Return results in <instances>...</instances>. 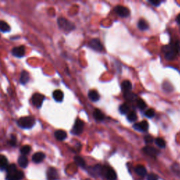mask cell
<instances>
[{
	"mask_svg": "<svg viewBox=\"0 0 180 180\" xmlns=\"http://www.w3.org/2000/svg\"><path fill=\"white\" fill-rule=\"evenodd\" d=\"M163 52L165 54V57L167 60L172 61L176 57L177 53L180 52V42L176 41L174 44L165 45L163 47Z\"/></svg>",
	"mask_w": 180,
	"mask_h": 180,
	"instance_id": "1",
	"label": "cell"
},
{
	"mask_svg": "<svg viewBox=\"0 0 180 180\" xmlns=\"http://www.w3.org/2000/svg\"><path fill=\"white\" fill-rule=\"evenodd\" d=\"M35 118L31 116H26L21 117L18 121V124L21 128L24 129L32 128L35 124Z\"/></svg>",
	"mask_w": 180,
	"mask_h": 180,
	"instance_id": "2",
	"label": "cell"
},
{
	"mask_svg": "<svg viewBox=\"0 0 180 180\" xmlns=\"http://www.w3.org/2000/svg\"><path fill=\"white\" fill-rule=\"evenodd\" d=\"M102 174H104L108 180H116L117 174L115 170L110 167H103Z\"/></svg>",
	"mask_w": 180,
	"mask_h": 180,
	"instance_id": "3",
	"label": "cell"
},
{
	"mask_svg": "<svg viewBox=\"0 0 180 180\" xmlns=\"http://www.w3.org/2000/svg\"><path fill=\"white\" fill-rule=\"evenodd\" d=\"M58 23L59 27L66 31H71L72 30L75 29V25L73 23L69 22L64 18H60L58 20Z\"/></svg>",
	"mask_w": 180,
	"mask_h": 180,
	"instance_id": "4",
	"label": "cell"
},
{
	"mask_svg": "<svg viewBox=\"0 0 180 180\" xmlns=\"http://www.w3.org/2000/svg\"><path fill=\"white\" fill-rule=\"evenodd\" d=\"M84 126H85L84 122L81 121L80 119H77L75 122V124H74L73 129H72V133L75 134V135H79L83 132Z\"/></svg>",
	"mask_w": 180,
	"mask_h": 180,
	"instance_id": "5",
	"label": "cell"
},
{
	"mask_svg": "<svg viewBox=\"0 0 180 180\" xmlns=\"http://www.w3.org/2000/svg\"><path fill=\"white\" fill-rule=\"evenodd\" d=\"M115 12L122 18H126L130 15V11L128 8L121 6V5H117L116 8H115Z\"/></svg>",
	"mask_w": 180,
	"mask_h": 180,
	"instance_id": "6",
	"label": "cell"
},
{
	"mask_svg": "<svg viewBox=\"0 0 180 180\" xmlns=\"http://www.w3.org/2000/svg\"><path fill=\"white\" fill-rule=\"evenodd\" d=\"M88 46L90 47L91 49L98 52H101L104 50V47L101 44V42H100L99 39H92L90 40V42H89Z\"/></svg>",
	"mask_w": 180,
	"mask_h": 180,
	"instance_id": "7",
	"label": "cell"
},
{
	"mask_svg": "<svg viewBox=\"0 0 180 180\" xmlns=\"http://www.w3.org/2000/svg\"><path fill=\"white\" fill-rule=\"evenodd\" d=\"M103 172V167L100 165H97L94 167H90L88 169V172L92 176L98 177L102 174Z\"/></svg>",
	"mask_w": 180,
	"mask_h": 180,
	"instance_id": "8",
	"label": "cell"
},
{
	"mask_svg": "<svg viewBox=\"0 0 180 180\" xmlns=\"http://www.w3.org/2000/svg\"><path fill=\"white\" fill-rule=\"evenodd\" d=\"M44 99V97L42 94L39 93H36L33 94L32 97V102L33 105H35L36 107L40 108L42 105L43 101Z\"/></svg>",
	"mask_w": 180,
	"mask_h": 180,
	"instance_id": "9",
	"label": "cell"
},
{
	"mask_svg": "<svg viewBox=\"0 0 180 180\" xmlns=\"http://www.w3.org/2000/svg\"><path fill=\"white\" fill-rule=\"evenodd\" d=\"M24 178V173L21 171H17L11 174H7L6 180H21Z\"/></svg>",
	"mask_w": 180,
	"mask_h": 180,
	"instance_id": "10",
	"label": "cell"
},
{
	"mask_svg": "<svg viewBox=\"0 0 180 180\" xmlns=\"http://www.w3.org/2000/svg\"><path fill=\"white\" fill-rule=\"evenodd\" d=\"M47 180H57L59 179V174L57 170L54 167H49L47 172Z\"/></svg>",
	"mask_w": 180,
	"mask_h": 180,
	"instance_id": "11",
	"label": "cell"
},
{
	"mask_svg": "<svg viewBox=\"0 0 180 180\" xmlns=\"http://www.w3.org/2000/svg\"><path fill=\"white\" fill-rule=\"evenodd\" d=\"M143 151L146 153V154L152 157H155L159 154V151H158L156 148H153L152 146H145V147L143 148Z\"/></svg>",
	"mask_w": 180,
	"mask_h": 180,
	"instance_id": "12",
	"label": "cell"
},
{
	"mask_svg": "<svg viewBox=\"0 0 180 180\" xmlns=\"http://www.w3.org/2000/svg\"><path fill=\"white\" fill-rule=\"evenodd\" d=\"M134 128L136 129V130L140 131V132H146L147 131L148 129V124L147 121H144L140 122H138V123H136L134 124Z\"/></svg>",
	"mask_w": 180,
	"mask_h": 180,
	"instance_id": "13",
	"label": "cell"
},
{
	"mask_svg": "<svg viewBox=\"0 0 180 180\" xmlns=\"http://www.w3.org/2000/svg\"><path fill=\"white\" fill-rule=\"evenodd\" d=\"M25 54V49L23 46L13 48L12 50V54L16 57H23Z\"/></svg>",
	"mask_w": 180,
	"mask_h": 180,
	"instance_id": "14",
	"label": "cell"
},
{
	"mask_svg": "<svg viewBox=\"0 0 180 180\" xmlns=\"http://www.w3.org/2000/svg\"><path fill=\"white\" fill-rule=\"evenodd\" d=\"M134 171H135L136 174L140 177H144L147 173V170L144 165H137L134 168Z\"/></svg>",
	"mask_w": 180,
	"mask_h": 180,
	"instance_id": "15",
	"label": "cell"
},
{
	"mask_svg": "<svg viewBox=\"0 0 180 180\" xmlns=\"http://www.w3.org/2000/svg\"><path fill=\"white\" fill-rule=\"evenodd\" d=\"M45 155L42 152H37L35 153L33 156V161L35 163H40L44 159Z\"/></svg>",
	"mask_w": 180,
	"mask_h": 180,
	"instance_id": "16",
	"label": "cell"
},
{
	"mask_svg": "<svg viewBox=\"0 0 180 180\" xmlns=\"http://www.w3.org/2000/svg\"><path fill=\"white\" fill-rule=\"evenodd\" d=\"M88 96L90 99L94 102L98 101L100 99L99 93H98L96 90H90L88 93Z\"/></svg>",
	"mask_w": 180,
	"mask_h": 180,
	"instance_id": "17",
	"label": "cell"
},
{
	"mask_svg": "<svg viewBox=\"0 0 180 180\" xmlns=\"http://www.w3.org/2000/svg\"><path fill=\"white\" fill-rule=\"evenodd\" d=\"M55 137H56L59 141H63L66 140L67 137V133L63 130H57L54 133Z\"/></svg>",
	"mask_w": 180,
	"mask_h": 180,
	"instance_id": "18",
	"label": "cell"
},
{
	"mask_svg": "<svg viewBox=\"0 0 180 180\" xmlns=\"http://www.w3.org/2000/svg\"><path fill=\"white\" fill-rule=\"evenodd\" d=\"M53 97H54L55 101H56L58 102H61L63 99V93L62 91L59 90H55L54 93H53Z\"/></svg>",
	"mask_w": 180,
	"mask_h": 180,
	"instance_id": "19",
	"label": "cell"
},
{
	"mask_svg": "<svg viewBox=\"0 0 180 180\" xmlns=\"http://www.w3.org/2000/svg\"><path fill=\"white\" fill-rule=\"evenodd\" d=\"M94 117L98 121H102L104 120V115L99 109H95L93 113Z\"/></svg>",
	"mask_w": 180,
	"mask_h": 180,
	"instance_id": "20",
	"label": "cell"
},
{
	"mask_svg": "<svg viewBox=\"0 0 180 180\" xmlns=\"http://www.w3.org/2000/svg\"><path fill=\"white\" fill-rule=\"evenodd\" d=\"M18 165H20L21 167H23V168H25L26 167L28 166V160L27 157L25 155H21L20 157L18 158Z\"/></svg>",
	"mask_w": 180,
	"mask_h": 180,
	"instance_id": "21",
	"label": "cell"
},
{
	"mask_svg": "<svg viewBox=\"0 0 180 180\" xmlns=\"http://www.w3.org/2000/svg\"><path fill=\"white\" fill-rule=\"evenodd\" d=\"M121 86L122 90H123L124 92H129V91L132 90V83L129 80H124L122 82Z\"/></svg>",
	"mask_w": 180,
	"mask_h": 180,
	"instance_id": "22",
	"label": "cell"
},
{
	"mask_svg": "<svg viewBox=\"0 0 180 180\" xmlns=\"http://www.w3.org/2000/svg\"><path fill=\"white\" fill-rule=\"evenodd\" d=\"M8 167V160L4 155H0V169L6 170Z\"/></svg>",
	"mask_w": 180,
	"mask_h": 180,
	"instance_id": "23",
	"label": "cell"
},
{
	"mask_svg": "<svg viewBox=\"0 0 180 180\" xmlns=\"http://www.w3.org/2000/svg\"><path fill=\"white\" fill-rule=\"evenodd\" d=\"M0 30L4 33H7L11 30V28L9 24L5 21H0Z\"/></svg>",
	"mask_w": 180,
	"mask_h": 180,
	"instance_id": "24",
	"label": "cell"
},
{
	"mask_svg": "<svg viewBox=\"0 0 180 180\" xmlns=\"http://www.w3.org/2000/svg\"><path fill=\"white\" fill-rule=\"evenodd\" d=\"M137 25L139 29L141 30H146L148 28V24L145 20H144V19H140V20L138 21Z\"/></svg>",
	"mask_w": 180,
	"mask_h": 180,
	"instance_id": "25",
	"label": "cell"
},
{
	"mask_svg": "<svg viewBox=\"0 0 180 180\" xmlns=\"http://www.w3.org/2000/svg\"><path fill=\"white\" fill-rule=\"evenodd\" d=\"M29 80V74H28V72L26 71H23L21 73V79H20V82L21 84L23 85H25Z\"/></svg>",
	"mask_w": 180,
	"mask_h": 180,
	"instance_id": "26",
	"label": "cell"
},
{
	"mask_svg": "<svg viewBox=\"0 0 180 180\" xmlns=\"http://www.w3.org/2000/svg\"><path fill=\"white\" fill-rule=\"evenodd\" d=\"M124 98L129 101H133L134 100H137L138 97L136 94H134V93H132L130 92H128L124 93Z\"/></svg>",
	"mask_w": 180,
	"mask_h": 180,
	"instance_id": "27",
	"label": "cell"
},
{
	"mask_svg": "<svg viewBox=\"0 0 180 180\" xmlns=\"http://www.w3.org/2000/svg\"><path fill=\"white\" fill-rule=\"evenodd\" d=\"M74 160H75V163L78 165V166L82 167H85V165H86L85 161V160H84L82 157L75 156V158H74Z\"/></svg>",
	"mask_w": 180,
	"mask_h": 180,
	"instance_id": "28",
	"label": "cell"
},
{
	"mask_svg": "<svg viewBox=\"0 0 180 180\" xmlns=\"http://www.w3.org/2000/svg\"><path fill=\"white\" fill-rule=\"evenodd\" d=\"M119 110L122 114H127L129 110V106L127 104H123L119 107Z\"/></svg>",
	"mask_w": 180,
	"mask_h": 180,
	"instance_id": "29",
	"label": "cell"
},
{
	"mask_svg": "<svg viewBox=\"0 0 180 180\" xmlns=\"http://www.w3.org/2000/svg\"><path fill=\"white\" fill-rule=\"evenodd\" d=\"M155 144L158 146V147L162 148H165V145H166V144H165V141H164V140H163V139H162V138H160V137L155 139Z\"/></svg>",
	"mask_w": 180,
	"mask_h": 180,
	"instance_id": "30",
	"label": "cell"
},
{
	"mask_svg": "<svg viewBox=\"0 0 180 180\" xmlns=\"http://www.w3.org/2000/svg\"><path fill=\"white\" fill-rule=\"evenodd\" d=\"M137 119V116H136V113L134 111L129 112L128 114V120L129 122H134Z\"/></svg>",
	"mask_w": 180,
	"mask_h": 180,
	"instance_id": "31",
	"label": "cell"
},
{
	"mask_svg": "<svg viewBox=\"0 0 180 180\" xmlns=\"http://www.w3.org/2000/svg\"><path fill=\"white\" fill-rule=\"evenodd\" d=\"M30 151H31V147L30 146H28V145L24 146L21 148V153H22L23 155H25L28 154V153H30Z\"/></svg>",
	"mask_w": 180,
	"mask_h": 180,
	"instance_id": "32",
	"label": "cell"
},
{
	"mask_svg": "<svg viewBox=\"0 0 180 180\" xmlns=\"http://www.w3.org/2000/svg\"><path fill=\"white\" fill-rule=\"evenodd\" d=\"M6 170L7 174H11V173H13V172H15L17 171V168H16V165H14V164L8 165V167H6Z\"/></svg>",
	"mask_w": 180,
	"mask_h": 180,
	"instance_id": "33",
	"label": "cell"
},
{
	"mask_svg": "<svg viewBox=\"0 0 180 180\" xmlns=\"http://www.w3.org/2000/svg\"><path fill=\"white\" fill-rule=\"evenodd\" d=\"M136 104H137L138 107L140 108L141 110H144V109H146V103L141 99H137V100H136Z\"/></svg>",
	"mask_w": 180,
	"mask_h": 180,
	"instance_id": "34",
	"label": "cell"
},
{
	"mask_svg": "<svg viewBox=\"0 0 180 180\" xmlns=\"http://www.w3.org/2000/svg\"><path fill=\"white\" fill-rule=\"evenodd\" d=\"M145 116L146 117H149V118H151V117H153V116H155V111H154V110L152 109H148L145 112Z\"/></svg>",
	"mask_w": 180,
	"mask_h": 180,
	"instance_id": "35",
	"label": "cell"
},
{
	"mask_svg": "<svg viewBox=\"0 0 180 180\" xmlns=\"http://www.w3.org/2000/svg\"><path fill=\"white\" fill-rule=\"evenodd\" d=\"M163 88H164V90L165 91H167V92H171V91H172V87L171 84L169 83L168 82H166L163 84Z\"/></svg>",
	"mask_w": 180,
	"mask_h": 180,
	"instance_id": "36",
	"label": "cell"
},
{
	"mask_svg": "<svg viewBox=\"0 0 180 180\" xmlns=\"http://www.w3.org/2000/svg\"><path fill=\"white\" fill-rule=\"evenodd\" d=\"M147 180H158V176L155 174L150 173L149 174H148Z\"/></svg>",
	"mask_w": 180,
	"mask_h": 180,
	"instance_id": "37",
	"label": "cell"
},
{
	"mask_svg": "<svg viewBox=\"0 0 180 180\" xmlns=\"http://www.w3.org/2000/svg\"><path fill=\"white\" fill-rule=\"evenodd\" d=\"M144 141L146 144H151L153 141V138L151 135L144 136Z\"/></svg>",
	"mask_w": 180,
	"mask_h": 180,
	"instance_id": "38",
	"label": "cell"
},
{
	"mask_svg": "<svg viewBox=\"0 0 180 180\" xmlns=\"http://www.w3.org/2000/svg\"><path fill=\"white\" fill-rule=\"evenodd\" d=\"M149 2L151 4H152L153 6H159V4L161 3V2L158 1V0H150Z\"/></svg>",
	"mask_w": 180,
	"mask_h": 180,
	"instance_id": "39",
	"label": "cell"
},
{
	"mask_svg": "<svg viewBox=\"0 0 180 180\" xmlns=\"http://www.w3.org/2000/svg\"><path fill=\"white\" fill-rule=\"evenodd\" d=\"M11 146H15L16 145V137L15 136H11Z\"/></svg>",
	"mask_w": 180,
	"mask_h": 180,
	"instance_id": "40",
	"label": "cell"
},
{
	"mask_svg": "<svg viewBox=\"0 0 180 180\" xmlns=\"http://www.w3.org/2000/svg\"><path fill=\"white\" fill-rule=\"evenodd\" d=\"M176 21L177 23L180 24V13H179L178 15H177V18H176Z\"/></svg>",
	"mask_w": 180,
	"mask_h": 180,
	"instance_id": "41",
	"label": "cell"
}]
</instances>
